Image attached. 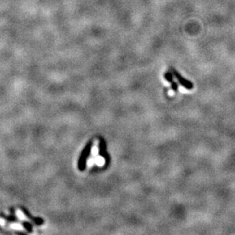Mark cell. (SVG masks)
Masks as SVG:
<instances>
[{"instance_id":"7","label":"cell","mask_w":235,"mask_h":235,"mask_svg":"<svg viewBox=\"0 0 235 235\" xmlns=\"http://www.w3.org/2000/svg\"><path fill=\"white\" fill-rule=\"evenodd\" d=\"M6 225H7V221H6L4 218H0V226L3 227V228H6Z\"/></svg>"},{"instance_id":"1","label":"cell","mask_w":235,"mask_h":235,"mask_svg":"<svg viewBox=\"0 0 235 235\" xmlns=\"http://www.w3.org/2000/svg\"><path fill=\"white\" fill-rule=\"evenodd\" d=\"M92 146H93V141H89L88 143L85 145V148L82 151L81 154H80V156L78 160V169L80 171L85 170V167H86V162L89 156L90 155V153H91Z\"/></svg>"},{"instance_id":"6","label":"cell","mask_w":235,"mask_h":235,"mask_svg":"<svg viewBox=\"0 0 235 235\" xmlns=\"http://www.w3.org/2000/svg\"><path fill=\"white\" fill-rule=\"evenodd\" d=\"M9 227L11 228V229L16 230V231H25V228H24V227L23 226L21 223L11 222V224L9 225Z\"/></svg>"},{"instance_id":"2","label":"cell","mask_w":235,"mask_h":235,"mask_svg":"<svg viewBox=\"0 0 235 235\" xmlns=\"http://www.w3.org/2000/svg\"><path fill=\"white\" fill-rule=\"evenodd\" d=\"M170 70H171V72L172 73V75H173L174 76L177 78V80L179 81V83H180L182 86H183L184 88H185L188 90L192 89V88H193V84H192L190 81H189V80L185 79V78H183V77L180 75V72L176 71L175 69L171 67Z\"/></svg>"},{"instance_id":"5","label":"cell","mask_w":235,"mask_h":235,"mask_svg":"<svg viewBox=\"0 0 235 235\" xmlns=\"http://www.w3.org/2000/svg\"><path fill=\"white\" fill-rule=\"evenodd\" d=\"M16 215H17L18 218H19L20 221H28V222H33L32 220H31L30 218H28V217L27 216V215H25L24 214V212H23L22 211H21V209H17L16 210Z\"/></svg>"},{"instance_id":"3","label":"cell","mask_w":235,"mask_h":235,"mask_svg":"<svg viewBox=\"0 0 235 235\" xmlns=\"http://www.w3.org/2000/svg\"><path fill=\"white\" fill-rule=\"evenodd\" d=\"M98 154L102 156V157H104L105 160L106 161V162H108L109 161V157H108V154L107 153L106 151V141L104 140V139L102 138H100L99 139V144H98Z\"/></svg>"},{"instance_id":"4","label":"cell","mask_w":235,"mask_h":235,"mask_svg":"<svg viewBox=\"0 0 235 235\" xmlns=\"http://www.w3.org/2000/svg\"><path fill=\"white\" fill-rule=\"evenodd\" d=\"M172 76H173V75H172V73L171 72H167L164 74V78H165V79L167 81H168L170 83L172 91H177V90H178V84L174 81Z\"/></svg>"}]
</instances>
